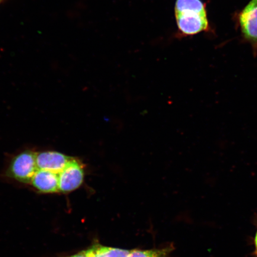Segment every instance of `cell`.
<instances>
[{
  "label": "cell",
  "instance_id": "11",
  "mask_svg": "<svg viewBox=\"0 0 257 257\" xmlns=\"http://www.w3.org/2000/svg\"><path fill=\"white\" fill-rule=\"evenodd\" d=\"M254 246H255V253L257 256V231L254 237Z\"/></svg>",
  "mask_w": 257,
  "mask_h": 257
},
{
  "label": "cell",
  "instance_id": "3",
  "mask_svg": "<svg viewBox=\"0 0 257 257\" xmlns=\"http://www.w3.org/2000/svg\"><path fill=\"white\" fill-rule=\"evenodd\" d=\"M84 167L79 160L72 158L59 174V191L67 193L76 190L84 179Z\"/></svg>",
  "mask_w": 257,
  "mask_h": 257
},
{
  "label": "cell",
  "instance_id": "8",
  "mask_svg": "<svg viewBox=\"0 0 257 257\" xmlns=\"http://www.w3.org/2000/svg\"><path fill=\"white\" fill-rule=\"evenodd\" d=\"M175 11V13L185 11L207 13L205 5L201 0H176Z\"/></svg>",
  "mask_w": 257,
  "mask_h": 257
},
{
  "label": "cell",
  "instance_id": "7",
  "mask_svg": "<svg viewBox=\"0 0 257 257\" xmlns=\"http://www.w3.org/2000/svg\"><path fill=\"white\" fill-rule=\"evenodd\" d=\"M131 250L94 245L84 251L87 257H128Z\"/></svg>",
  "mask_w": 257,
  "mask_h": 257
},
{
  "label": "cell",
  "instance_id": "1",
  "mask_svg": "<svg viewBox=\"0 0 257 257\" xmlns=\"http://www.w3.org/2000/svg\"><path fill=\"white\" fill-rule=\"evenodd\" d=\"M37 170L36 152L25 150L12 159L8 173L10 177L17 181L30 184Z\"/></svg>",
  "mask_w": 257,
  "mask_h": 257
},
{
  "label": "cell",
  "instance_id": "10",
  "mask_svg": "<svg viewBox=\"0 0 257 257\" xmlns=\"http://www.w3.org/2000/svg\"><path fill=\"white\" fill-rule=\"evenodd\" d=\"M67 257H87V256H86L84 252H80L79 253H77V254L73 255L70 256H67Z\"/></svg>",
  "mask_w": 257,
  "mask_h": 257
},
{
  "label": "cell",
  "instance_id": "2",
  "mask_svg": "<svg viewBox=\"0 0 257 257\" xmlns=\"http://www.w3.org/2000/svg\"><path fill=\"white\" fill-rule=\"evenodd\" d=\"M175 16L179 33L184 36H192L209 29L207 13L176 12Z\"/></svg>",
  "mask_w": 257,
  "mask_h": 257
},
{
  "label": "cell",
  "instance_id": "9",
  "mask_svg": "<svg viewBox=\"0 0 257 257\" xmlns=\"http://www.w3.org/2000/svg\"><path fill=\"white\" fill-rule=\"evenodd\" d=\"M168 249L152 250H134L130 252L128 257H168Z\"/></svg>",
  "mask_w": 257,
  "mask_h": 257
},
{
  "label": "cell",
  "instance_id": "5",
  "mask_svg": "<svg viewBox=\"0 0 257 257\" xmlns=\"http://www.w3.org/2000/svg\"><path fill=\"white\" fill-rule=\"evenodd\" d=\"M72 157L54 151L36 152L37 168L59 173L68 165Z\"/></svg>",
  "mask_w": 257,
  "mask_h": 257
},
{
  "label": "cell",
  "instance_id": "4",
  "mask_svg": "<svg viewBox=\"0 0 257 257\" xmlns=\"http://www.w3.org/2000/svg\"><path fill=\"white\" fill-rule=\"evenodd\" d=\"M238 21L243 37L257 50V0H250L240 12Z\"/></svg>",
  "mask_w": 257,
  "mask_h": 257
},
{
  "label": "cell",
  "instance_id": "6",
  "mask_svg": "<svg viewBox=\"0 0 257 257\" xmlns=\"http://www.w3.org/2000/svg\"><path fill=\"white\" fill-rule=\"evenodd\" d=\"M30 184L37 191L52 194L59 191V174L37 168Z\"/></svg>",
  "mask_w": 257,
  "mask_h": 257
},
{
  "label": "cell",
  "instance_id": "12",
  "mask_svg": "<svg viewBox=\"0 0 257 257\" xmlns=\"http://www.w3.org/2000/svg\"><path fill=\"white\" fill-rule=\"evenodd\" d=\"M5 1V0H0V5L2 4V3H3V2H4Z\"/></svg>",
  "mask_w": 257,
  "mask_h": 257
}]
</instances>
